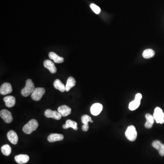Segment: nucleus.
I'll return each instance as SVG.
<instances>
[{"label":"nucleus","instance_id":"1","mask_svg":"<svg viewBox=\"0 0 164 164\" xmlns=\"http://www.w3.org/2000/svg\"><path fill=\"white\" fill-rule=\"evenodd\" d=\"M39 126V123L36 120H31L27 123L26 125H25L23 128V131L25 134L29 135L33 133V132L36 130Z\"/></svg>","mask_w":164,"mask_h":164},{"label":"nucleus","instance_id":"2","mask_svg":"<svg viewBox=\"0 0 164 164\" xmlns=\"http://www.w3.org/2000/svg\"><path fill=\"white\" fill-rule=\"evenodd\" d=\"M35 89L34 84L31 79H27L25 87L21 90V95L24 97L29 96V95L33 93Z\"/></svg>","mask_w":164,"mask_h":164},{"label":"nucleus","instance_id":"3","mask_svg":"<svg viewBox=\"0 0 164 164\" xmlns=\"http://www.w3.org/2000/svg\"><path fill=\"white\" fill-rule=\"evenodd\" d=\"M125 135L128 140L130 141L135 140L137 137V132L135 127L134 125H130L128 127Z\"/></svg>","mask_w":164,"mask_h":164},{"label":"nucleus","instance_id":"4","mask_svg":"<svg viewBox=\"0 0 164 164\" xmlns=\"http://www.w3.org/2000/svg\"><path fill=\"white\" fill-rule=\"evenodd\" d=\"M153 116L157 123L161 124H164V113L160 108L157 107L155 108Z\"/></svg>","mask_w":164,"mask_h":164},{"label":"nucleus","instance_id":"5","mask_svg":"<svg viewBox=\"0 0 164 164\" xmlns=\"http://www.w3.org/2000/svg\"><path fill=\"white\" fill-rule=\"evenodd\" d=\"M45 93V89L43 88H36L31 94V97L35 101H39L43 97Z\"/></svg>","mask_w":164,"mask_h":164},{"label":"nucleus","instance_id":"6","mask_svg":"<svg viewBox=\"0 0 164 164\" xmlns=\"http://www.w3.org/2000/svg\"><path fill=\"white\" fill-rule=\"evenodd\" d=\"M0 116L3 121L7 124L11 123L13 120L11 113L6 109L1 110L0 112Z\"/></svg>","mask_w":164,"mask_h":164},{"label":"nucleus","instance_id":"7","mask_svg":"<svg viewBox=\"0 0 164 164\" xmlns=\"http://www.w3.org/2000/svg\"><path fill=\"white\" fill-rule=\"evenodd\" d=\"M45 116L48 118H53L56 120L61 119L62 116L59 113L56 111H52L51 109H47L45 111Z\"/></svg>","mask_w":164,"mask_h":164},{"label":"nucleus","instance_id":"8","mask_svg":"<svg viewBox=\"0 0 164 164\" xmlns=\"http://www.w3.org/2000/svg\"><path fill=\"white\" fill-rule=\"evenodd\" d=\"M103 106L101 103H95L92 105L90 108V112L92 115L94 116H98L101 112Z\"/></svg>","mask_w":164,"mask_h":164},{"label":"nucleus","instance_id":"9","mask_svg":"<svg viewBox=\"0 0 164 164\" xmlns=\"http://www.w3.org/2000/svg\"><path fill=\"white\" fill-rule=\"evenodd\" d=\"M12 88L10 83H4L0 88V93L1 95H5L9 94L12 92Z\"/></svg>","mask_w":164,"mask_h":164},{"label":"nucleus","instance_id":"10","mask_svg":"<svg viewBox=\"0 0 164 164\" xmlns=\"http://www.w3.org/2000/svg\"><path fill=\"white\" fill-rule=\"evenodd\" d=\"M152 146L159 151V154L162 156H164V144L160 141H154L152 143Z\"/></svg>","mask_w":164,"mask_h":164},{"label":"nucleus","instance_id":"11","mask_svg":"<svg viewBox=\"0 0 164 164\" xmlns=\"http://www.w3.org/2000/svg\"><path fill=\"white\" fill-rule=\"evenodd\" d=\"M7 137L8 140L13 145L17 144L18 141V137L17 134L14 131H9L7 133Z\"/></svg>","mask_w":164,"mask_h":164},{"label":"nucleus","instance_id":"12","mask_svg":"<svg viewBox=\"0 0 164 164\" xmlns=\"http://www.w3.org/2000/svg\"><path fill=\"white\" fill-rule=\"evenodd\" d=\"M43 64L45 68L48 69L52 73H55L57 72V68L55 66L53 62L49 60H46L44 62Z\"/></svg>","mask_w":164,"mask_h":164},{"label":"nucleus","instance_id":"13","mask_svg":"<svg viewBox=\"0 0 164 164\" xmlns=\"http://www.w3.org/2000/svg\"><path fill=\"white\" fill-rule=\"evenodd\" d=\"M58 111L63 117H66L71 113V108L67 106H62L58 108Z\"/></svg>","mask_w":164,"mask_h":164},{"label":"nucleus","instance_id":"14","mask_svg":"<svg viewBox=\"0 0 164 164\" xmlns=\"http://www.w3.org/2000/svg\"><path fill=\"white\" fill-rule=\"evenodd\" d=\"M15 160L18 164H25L29 160V157L27 155L21 154L15 157Z\"/></svg>","mask_w":164,"mask_h":164},{"label":"nucleus","instance_id":"15","mask_svg":"<svg viewBox=\"0 0 164 164\" xmlns=\"http://www.w3.org/2000/svg\"><path fill=\"white\" fill-rule=\"evenodd\" d=\"M145 118L146 119V121L145 123V126L147 129H150L153 126L154 123V116L150 113H146L145 115Z\"/></svg>","mask_w":164,"mask_h":164},{"label":"nucleus","instance_id":"16","mask_svg":"<svg viewBox=\"0 0 164 164\" xmlns=\"http://www.w3.org/2000/svg\"><path fill=\"white\" fill-rule=\"evenodd\" d=\"M5 103L6 106L8 108L13 107L16 103V98L12 96H7L3 99Z\"/></svg>","mask_w":164,"mask_h":164},{"label":"nucleus","instance_id":"17","mask_svg":"<svg viewBox=\"0 0 164 164\" xmlns=\"http://www.w3.org/2000/svg\"><path fill=\"white\" fill-rule=\"evenodd\" d=\"M63 139V135L62 134H51L48 137V141L50 142H54L62 140Z\"/></svg>","mask_w":164,"mask_h":164},{"label":"nucleus","instance_id":"18","mask_svg":"<svg viewBox=\"0 0 164 164\" xmlns=\"http://www.w3.org/2000/svg\"><path fill=\"white\" fill-rule=\"evenodd\" d=\"M77 123L75 121H73L71 120H68L66 121V123L64 125H63V127L64 129H68L70 128H72V129L77 130L78 129V128L77 126Z\"/></svg>","mask_w":164,"mask_h":164},{"label":"nucleus","instance_id":"19","mask_svg":"<svg viewBox=\"0 0 164 164\" xmlns=\"http://www.w3.org/2000/svg\"><path fill=\"white\" fill-rule=\"evenodd\" d=\"M48 56L50 58L53 60L55 63H62L63 62V58L59 56L57 54L55 53L54 52H50L49 53Z\"/></svg>","mask_w":164,"mask_h":164},{"label":"nucleus","instance_id":"20","mask_svg":"<svg viewBox=\"0 0 164 164\" xmlns=\"http://www.w3.org/2000/svg\"><path fill=\"white\" fill-rule=\"evenodd\" d=\"M54 87L55 88L61 91V92H64L66 91L65 86L59 79H56L55 80L53 83Z\"/></svg>","mask_w":164,"mask_h":164},{"label":"nucleus","instance_id":"21","mask_svg":"<svg viewBox=\"0 0 164 164\" xmlns=\"http://www.w3.org/2000/svg\"><path fill=\"white\" fill-rule=\"evenodd\" d=\"M76 84V81L73 77H70L68 78L67 81V83H66V86H65V88H66V91L68 92L70 90L71 88L73 87Z\"/></svg>","mask_w":164,"mask_h":164},{"label":"nucleus","instance_id":"22","mask_svg":"<svg viewBox=\"0 0 164 164\" xmlns=\"http://www.w3.org/2000/svg\"><path fill=\"white\" fill-rule=\"evenodd\" d=\"M155 52L151 49L145 50L142 54V56L145 58L148 59L152 58L155 56Z\"/></svg>","mask_w":164,"mask_h":164},{"label":"nucleus","instance_id":"23","mask_svg":"<svg viewBox=\"0 0 164 164\" xmlns=\"http://www.w3.org/2000/svg\"><path fill=\"white\" fill-rule=\"evenodd\" d=\"M140 104V101L135 99L133 101L131 102L129 105V108L130 111H135L138 108Z\"/></svg>","mask_w":164,"mask_h":164},{"label":"nucleus","instance_id":"24","mask_svg":"<svg viewBox=\"0 0 164 164\" xmlns=\"http://www.w3.org/2000/svg\"><path fill=\"white\" fill-rule=\"evenodd\" d=\"M1 151L2 154L6 156H9L11 152V148L8 145H5L1 148Z\"/></svg>","mask_w":164,"mask_h":164},{"label":"nucleus","instance_id":"25","mask_svg":"<svg viewBox=\"0 0 164 164\" xmlns=\"http://www.w3.org/2000/svg\"><path fill=\"white\" fill-rule=\"evenodd\" d=\"M81 121L83 125H88V122H93V121L89 116L88 115H84L81 118Z\"/></svg>","mask_w":164,"mask_h":164},{"label":"nucleus","instance_id":"26","mask_svg":"<svg viewBox=\"0 0 164 164\" xmlns=\"http://www.w3.org/2000/svg\"><path fill=\"white\" fill-rule=\"evenodd\" d=\"M90 6L91 7V9L93 11L94 13H96V14H98L101 12V9L99 8V6L96 5L95 4L92 3V4H91L90 5Z\"/></svg>","mask_w":164,"mask_h":164},{"label":"nucleus","instance_id":"27","mask_svg":"<svg viewBox=\"0 0 164 164\" xmlns=\"http://www.w3.org/2000/svg\"><path fill=\"white\" fill-rule=\"evenodd\" d=\"M142 94H141V93H138L136 94L135 97V99L140 101L142 99Z\"/></svg>","mask_w":164,"mask_h":164},{"label":"nucleus","instance_id":"28","mask_svg":"<svg viewBox=\"0 0 164 164\" xmlns=\"http://www.w3.org/2000/svg\"><path fill=\"white\" fill-rule=\"evenodd\" d=\"M89 129V126L88 125H83L82 126V129L83 131L86 132Z\"/></svg>","mask_w":164,"mask_h":164}]
</instances>
